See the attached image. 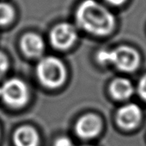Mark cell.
<instances>
[{
	"mask_svg": "<svg viewBox=\"0 0 146 146\" xmlns=\"http://www.w3.org/2000/svg\"><path fill=\"white\" fill-rule=\"evenodd\" d=\"M76 21L81 29L96 36L109 35L115 26L113 14L96 0H84L79 5Z\"/></svg>",
	"mask_w": 146,
	"mask_h": 146,
	"instance_id": "obj_1",
	"label": "cell"
},
{
	"mask_svg": "<svg viewBox=\"0 0 146 146\" xmlns=\"http://www.w3.org/2000/svg\"><path fill=\"white\" fill-rule=\"evenodd\" d=\"M98 61L102 64H112L124 71H132L139 64V54L128 46H120L113 51H101L97 55Z\"/></svg>",
	"mask_w": 146,
	"mask_h": 146,
	"instance_id": "obj_2",
	"label": "cell"
},
{
	"mask_svg": "<svg viewBox=\"0 0 146 146\" xmlns=\"http://www.w3.org/2000/svg\"><path fill=\"white\" fill-rule=\"evenodd\" d=\"M37 76L42 84L48 88L60 86L65 79V68L63 63L54 57L42 58L37 65Z\"/></svg>",
	"mask_w": 146,
	"mask_h": 146,
	"instance_id": "obj_3",
	"label": "cell"
},
{
	"mask_svg": "<svg viewBox=\"0 0 146 146\" xmlns=\"http://www.w3.org/2000/svg\"><path fill=\"white\" fill-rule=\"evenodd\" d=\"M0 96L7 105L12 108H21L28 102L29 93L24 82L18 78H11L1 87Z\"/></svg>",
	"mask_w": 146,
	"mask_h": 146,
	"instance_id": "obj_4",
	"label": "cell"
},
{
	"mask_svg": "<svg viewBox=\"0 0 146 146\" xmlns=\"http://www.w3.org/2000/svg\"><path fill=\"white\" fill-rule=\"evenodd\" d=\"M50 39L54 47L64 50L74 44L78 39V33L73 25L66 23H60L53 28Z\"/></svg>",
	"mask_w": 146,
	"mask_h": 146,
	"instance_id": "obj_5",
	"label": "cell"
},
{
	"mask_svg": "<svg viewBox=\"0 0 146 146\" xmlns=\"http://www.w3.org/2000/svg\"><path fill=\"white\" fill-rule=\"evenodd\" d=\"M102 129L101 119L94 114L82 117L77 123V134L82 138H92L99 134Z\"/></svg>",
	"mask_w": 146,
	"mask_h": 146,
	"instance_id": "obj_6",
	"label": "cell"
},
{
	"mask_svg": "<svg viewBox=\"0 0 146 146\" xmlns=\"http://www.w3.org/2000/svg\"><path fill=\"white\" fill-rule=\"evenodd\" d=\"M141 119V109L136 104H128L121 108L117 114L119 125L125 129H132Z\"/></svg>",
	"mask_w": 146,
	"mask_h": 146,
	"instance_id": "obj_7",
	"label": "cell"
},
{
	"mask_svg": "<svg viewBox=\"0 0 146 146\" xmlns=\"http://www.w3.org/2000/svg\"><path fill=\"white\" fill-rule=\"evenodd\" d=\"M21 47L23 52L29 57L35 58L42 54L44 51V41L41 37L36 34H27L21 40Z\"/></svg>",
	"mask_w": 146,
	"mask_h": 146,
	"instance_id": "obj_8",
	"label": "cell"
},
{
	"mask_svg": "<svg viewBox=\"0 0 146 146\" xmlns=\"http://www.w3.org/2000/svg\"><path fill=\"white\" fill-rule=\"evenodd\" d=\"M14 143L16 146H37L39 143V136L34 127L23 125L16 131Z\"/></svg>",
	"mask_w": 146,
	"mask_h": 146,
	"instance_id": "obj_9",
	"label": "cell"
},
{
	"mask_svg": "<svg viewBox=\"0 0 146 146\" xmlns=\"http://www.w3.org/2000/svg\"><path fill=\"white\" fill-rule=\"evenodd\" d=\"M112 96L118 100L128 99L133 93V87L130 81L125 78L114 80L110 87Z\"/></svg>",
	"mask_w": 146,
	"mask_h": 146,
	"instance_id": "obj_10",
	"label": "cell"
},
{
	"mask_svg": "<svg viewBox=\"0 0 146 146\" xmlns=\"http://www.w3.org/2000/svg\"><path fill=\"white\" fill-rule=\"evenodd\" d=\"M16 17V12L12 5L5 2H0V26L11 23Z\"/></svg>",
	"mask_w": 146,
	"mask_h": 146,
	"instance_id": "obj_11",
	"label": "cell"
},
{
	"mask_svg": "<svg viewBox=\"0 0 146 146\" xmlns=\"http://www.w3.org/2000/svg\"><path fill=\"white\" fill-rule=\"evenodd\" d=\"M9 67V61L7 57L3 53L0 52V78L4 76Z\"/></svg>",
	"mask_w": 146,
	"mask_h": 146,
	"instance_id": "obj_12",
	"label": "cell"
},
{
	"mask_svg": "<svg viewBox=\"0 0 146 146\" xmlns=\"http://www.w3.org/2000/svg\"><path fill=\"white\" fill-rule=\"evenodd\" d=\"M138 93L141 97L146 101V75L141 79L138 85Z\"/></svg>",
	"mask_w": 146,
	"mask_h": 146,
	"instance_id": "obj_13",
	"label": "cell"
},
{
	"mask_svg": "<svg viewBox=\"0 0 146 146\" xmlns=\"http://www.w3.org/2000/svg\"><path fill=\"white\" fill-rule=\"evenodd\" d=\"M54 146H73V143L70 138L66 137H61L55 141Z\"/></svg>",
	"mask_w": 146,
	"mask_h": 146,
	"instance_id": "obj_14",
	"label": "cell"
},
{
	"mask_svg": "<svg viewBox=\"0 0 146 146\" xmlns=\"http://www.w3.org/2000/svg\"><path fill=\"white\" fill-rule=\"evenodd\" d=\"M104 1H106L109 5H112L114 6H119V5H122L126 0H104Z\"/></svg>",
	"mask_w": 146,
	"mask_h": 146,
	"instance_id": "obj_15",
	"label": "cell"
},
{
	"mask_svg": "<svg viewBox=\"0 0 146 146\" xmlns=\"http://www.w3.org/2000/svg\"><path fill=\"white\" fill-rule=\"evenodd\" d=\"M0 94H1V87H0Z\"/></svg>",
	"mask_w": 146,
	"mask_h": 146,
	"instance_id": "obj_16",
	"label": "cell"
},
{
	"mask_svg": "<svg viewBox=\"0 0 146 146\" xmlns=\"http://www.w3.org/2000/svg\"><path fill=\"white\" fill-rule=\"evenodd\" d=\"M87 146H89V145H87Z\"/></svg>",
	"mask_w": 146,
	"mask_h": 146,
	"instance_id": "obj_17",
	"label": "cell"
}]
</instances>
